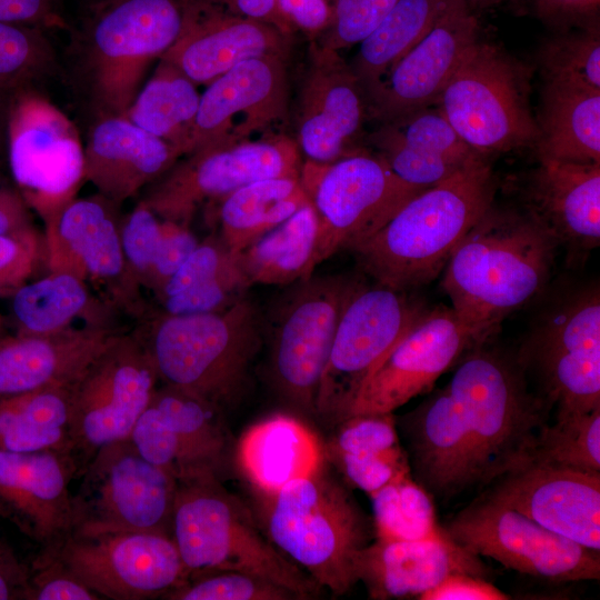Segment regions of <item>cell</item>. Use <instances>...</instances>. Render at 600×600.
Returning <instances> with one entry per match:
<instances>
[{"label":"cell","mask_w":600,"mask_h":600,"mask_svg":"<svg viewBox=\"0 0 600 600\" xmlns=\"http://www.w3.org/2000/svg\"><path fill=\"white\" fill-rule=\"evenodd\" d=\"M441 389L464 454L466 490L532 460L550 403L534 394L517 358L483 343L468 351Z\"/></svg>","instance_id":"1"},{"label":"cell","mask_w":600,"mask_h":600,"mask_svg":"<svg viewBox=\"0 0 600 600\" xmlns=\"http://www.w3.org/2000/svg\"><path fill=\"white\" fill-rule=\"evenodd\" d=\"M530 211L492 206L451 253L441 286L451 309L483 339L548 283L557 248Z\"/></svg>","instance_id":"2"},{"label":"cell","mask_w":600,"mask_h":600,"mask_svg":"<svg viewBox=\"0 0 600 600\" xmlns=\"http://www.w3.org/2000/svg\"><path fill=\"white\" fill-rule=\"evenodd\" d=\"M496 180L483 154L407 201L350 250L377 283L407 291L444 269L464 234L492 206Z\"/></svg>","instance_id":"3"},{"label":"cell","mask_w":600,"mask_h":600,"mask_svg":"<svg viewBox=\"0 0 600 600\" xmlns=\"http://www.w3.org/2000/svg\"><path fill=\"white\" fill-rule=\"evenodd\" d=\"M267 498L266 522L271 542L334 596L357 582L361 551L376 538L350 492L322 466Z\"/></svg>","instance_id":"4"},{"label":"cell","mask_w":600,"mask_h":600,"mask_svg":"<svg viewBox=\"0 0 600 600\" xmlns=\"http://www.w3.org/2000/svg\"><path fill=\"white\" fill-rule=\"evenodd\" d=\"M170 533L188 580L219 571L244 572L284 587L300 599L317 596L321 588L263 537L217 477L178 482Z\"/></svg>","instance_id":"5"},{"label":"cell","mask_w":600,"mask_h":600,"mask_svg":"<svg viewBox=\"0 0 600 600\" xmlns=\"http://www.w3.org/2000/svg\"><path fill=\"white\" fill-rule=\"evenodd\" d=\"M263 326L246 297L216 312L169 316L140 337L159 380L223 410L236 400L262 344Z\"/></svg>","instance_id":"6"},{"label":"cell","mask_w":600,"mask_h":600,"mask_svg":"<svg viewBox=\"0 0 600 600\" xmlns=\"http://www.w3.org/2000/svg\"><path fill=\"white\" fill-rule=\"evenodd\" d=\"M208 0H96L82 28L83 58L100 116H123L149 67Z\"/></svg>","instance_id":"7"},{"label":"cell","mask_w":600,"mask_h":600,"mask_svg":"<svg viewBox=\"0 0 600 600\" xmlns=\"http://www.w3.org/2000/svg\"><path fill=\"white\" fill-rule=\"evenodd\" d=\"M528 74L497 47L479 40L467 51L436 106L481 154L534 144Z\"/></svg>","instance_id":"8"},{"label":"cell","mask_w":600,"mask_h":600,"mask_svg":"<svg viewBox=\"0 0 600 600\" xmlns=\"http://www.w3.org/2000/svg\"><path fill=\"white\" fill-rule=\"evenodd\" d=\"M158 381L140 337L118 332L69 384V434L77 476L101 447L130 438Z\"/></svg>","instance_id":"9"},{"label":"cell","mask_w":600,"mask_h":600,"mask_svg":"<svg viewBox=\"0 0 600 600\" xmlns=\"http://www.w3.org/2000/svg\"><path fill=\"white\" fill-rule=\"evenodd\" d=\"M299 179L319 219L317 266L372 236L424 190L403 182L379 154L363 149L330 163L307 160Z\"/></svg>","instance_id":"10"},{"label":"cell","mask_w":600,"mask_h":600,"mask_svg":"<svg viewBox=\"0 0 600 600\" xmlns=\"http://www.w3.org/2000/svg\"><path fill=\"white\" fill-rule=\"evenodd\" d=\"M6 147L17 190L43 223L77 198L86 181L79 131L33 88L8 100Z\"/></svg>","instance_id":"11"},{"label":"cell","mask_w":600,"mask_h":600,"mask_svg":"<svg viewBox=\"0 0 600 600\" xmlns=\"http://www.w3.org/2000/svg\"><path fill=\"white\" fill-rule=\"evenodd\" d=\"M539 380L557 417L600 408V294L594 286L568 296L536 324L517 357Z\"/></svg>","instance_id":"12"},{"label":"cell","mask_w":600,"mask_h":600,"mask_svg":"<svg viewBox=\"0 0 600 600\" xmlns=\"http://www.w3.org/2000/svg\"><path fill=\"white\" fill-rule=\"evenodd\" d=\"M72 493L73 530L153 531L171 536L178 481L141 456L130 439L101 447Z\"/></svg>","instance_id":"13"},{"label":"cell","mask_w":600,"mask_h":600,"mask_svg":"<svg viewBox=\"0 0 600 600\" xmlns=\"http://www.w3.org/2000/svg\"><path fill=\"white\" fill-rule=\"evenodd\" d=\"M406 291L357 280L339 318L322 372L316 414L343 421L363 381L424 310Z\"/></svg>","instance_id":"14"},{"label":"cell","mask_w":600,"mask_h":600,"mask_svg":"<svg viewBox=\"0 0 600 600\" xmlns=\"http://www.w3.org/2000/svg\"><path fill=\"white\" fill-rule=\"evenodd\" d=\"M301 166L296 140L283 133L216 143L180 158L142 200L161 220L190 223L206 201L254 181L299 177Z\"/></svg>","instance_id":"15"},{"label":"cell","mask_w":600,"mask_h":600,"mask_svg":"<svg viewBox=\"0 0 600 600\" xmlns=\"http://www.w3.org/2000/svg\"><path fill=\"white\" fill-rule=\"evenodd\" d=\"M357 280L343 274L294 282L270 327V374L292 406L316 414L320 379L342 308Z\"/></svg>","instance_id":"16"},{"label":"cell","mask_w":600,"mask_h":600,"mask_svg":"<svg viewBox=\"0 0 600 600\" xmlns=\"http://www.w3.org/2000/svg\"><path fill=\"white\" fill-rule=\"evenodd\" d=\"M442 528L473 553L523 574L557 582L600 578V551L549 531L484 494Z\"/></svg>","instance_id":"17"},{"label":"cell","mask_w":600,"mask_h":600,"mask_svg":"<svg viewBox=\"0 0 600 600\" xmlns=\"http://www.w3.org/2000/svg\"><path fill=\"white\" fill-rule=\"evenodd\" d=\"M102 599L162 598L188 574L171 536L153 531H71L52 546Z\"/></svg>","instance_id":"18"},{"label":"cell","mask_w":600,"mask_h":600,"mask_svg":"<svg viewBox=\"0 0 600 600\" xmlns=\"http://www.w3.org/2000/svg\"><path fill=\"white\" fill-rule=\"evenodd\" d=\"M486 341L451 308H424L363 381L347 418L392 413L412 398L427 392L468 351Z\"/></svg>","instance_id":"19"},{"label":"cell","mask_w":600,"mask_h":600,"mask_svg":"<svg viewBox=\"0 0 600 600\" xmlns=\"http://www.w3.org/2000/svg\"><path fill=\"white\" fill-rule=\"evenodd\" d=\"M143 458L178 482L226 471L229 433L222 409L178 388H157L129 438Z\"/></svg>","instance_id":"20"},{"label":"cell","mask_w":600,"mask_h":600,"mask_svg":"<svg viewBox=\"0 0 600 600\" xmlns=\"http://www.w3.org/2000/svg\"><path fill=\"white\" fill-rule=\"evenodd\" d=\"M370 118L366 91L339 51L312 42L297 102V138L308 161L330 163L360 148Z\"/></svg>","instance_id":"21"},{"label":"cell","mask_w":600,"mask_h":600,"mask_svg":"<svg viewBox=\"0 0 600 600\" xmlns=\"http://www.w3.org/2000/svg\"><path fill=\"white\" fill-rule=\"evenodd\" d=\"M288 112L286 58L267 56L244 60L207 84L200 94L192 151L250 139L283 122Z\"/></svg>","instance_id":"22"},{"label":"cell","mask_w":600,"mask_h":600,"mask_svg":"<svg viewBox=\"0 0 600 600\" xmlns=\"http://www.w3.org/2000/svg\"><path fill=\"white\" fill-rule=\"evenodd\" d=\"M492 483L484 496L549 531L600 551V472L532 459Z\"/></svg>","instance_id":"23"},{"label":"cell","mask_w":600,"mask_h":600,"mask_svg":"<svg viewBox=\"0 0 600 600\" xmlns=\"http://www.w3.org/2000/svg\"><path fill=\"white\" fill-rule=\"evenodd\" d=\"M477 41V20L461 0L367 92L370 118L383 123L436 104Z\"/></svg>","instance_id":"24"},{"label":"cell","mask_w":600,"mask_h":600,"mask_svg":"<svg viewBox=\"0 0 600 600\" xmlns=\"http://www.w3.org/2000/svg\"><path fill=\"white\" fill-rule=\"evenodd\" d=\"M118 204L99 193L74 198L44 222L43 261L50 272H64L108 288L113 297L131 296L120 228Z\"/></svg>","instance_id":"25"},{"label":"cell","mask_w":600,"mask_h":600,"mask_svg":"<svg viewBox=\"0 0 600 600\" xmlns=\"http://www.w3.org/2000/svg\"><path fill=\"white\" fill-rule=\"evenodd\" d=\"M77 474L68 451H0V517L41 548L59 543L73 530Z\"/></svg>","instance_id":"26"},{"label":"cell","mask_w":600,"mask_h":600,"mask_svg":"<svg viewBox=\"0 0 600 600\" xmlns=\"http://www.w3.org/2000/svg\"><path fill=\"white\" fill-rule=\"evenodd\" d=\"M488 577L480 556L452 540L444 529L418 539L377 537L360 553L358 582L369 598H420L450 574Z\"/></svg>","instance_id":"27"},{"label":"cell","mask_w":600,"mask_h":600,"mask_svg":"<svg viewBox=\"0 0 600 600\" xmlns=\"http://www.w3.org/2000/svg\"><path fill=\"white\" fill-rule=\"evenodd\" d=\"M288 34L276 26L220 11L207 2L160 58L196 84H209L236 64L259 57L287 58Z\"/></svg>","instance_id":"28"},{"label":"cell","mask_w":600,"mask_h":600,"mask_svg":"<svg viewBox=\"0 0 600 600\" xmlns=\"http://www.w3.org/2000/svg\"><path fill=\"white\" fill-rule=\"evenodd\" d=\"M83 153L86 181L118 206L156 182L181 158L170 144L117 114L100 116Z\"/></svg>","instance_id":"29"},{"label":"cell","mask_w":600,"mask_h":600,"mask_svg":"<svg viewBox=\"0 0 600 600\" xmlns=\"http://www.w3.org/2000/svg\"><path fill=\"white\" fill-rule=\"evenodd\" d=\"M118 332L89 323L47 334L0 337V398L69 386Z\"/></svg>","instance_id":"30"},{"label":"cell","mask_w":600,"mask_h":600,"mask_svg":"<svg viewBox=\"0 0 600 600\" xmlns=\"http://www.w3.org/2000/svg\"><path fill=\"white\" fill-rule=\"evenodd\" d=\"M530 209L568 252L600 243V163L540 158L530 186Z\"/></svg>","instance_id":"31"},{"label":"cell","mask_w":600,"mask_h":600,"mask_svg":"<svg viewBox=\"0 0 600 600\" xmlns=\"http://www.w3.org/2000/svg\"><path fill=\"white\" fill-rule=\"evenodd\" d=\"M237 458L248 480L262 494H272L323 466L317 436L304 423L286 414L270 417L249 428L239 440Z\"/></svg>","instance_id":"32"},{"label":"cell","mask_w":600,"mask_h":600,"mask_svg":"<svg viewBox=\"0 0 600 600\" xmlns=\"http://www.w3.org/2000/svg\"><path fill=\"white\" fill-rule=\"evenodd\" d=\"M536 123L539 158L600 163V89L544 80Z\"/></svg>","instance_id":"33"},{"label":"cell","mask_w":600,"mask_h":600,"mask_svg":"<svg viewBox=\"0 0 600 600\" xmlns=\"http://www.w3.org/2000/svg\"><path fill=\"white\" fill-rule=\"evenodd\" d=\"M330 451L346 479L369 496L411 474L392 413L352 416L340 422Z\"/></svg>","instance_id":"34"},{"label":"cell","mask_w":600,"mask_h":600,"mask_svg":"<svg viewBox=\"0 0 600 600\" xmlns=\"http://www.w3.org/2000/svg\"><path fill=\"white\" fill-rule=\"evenodd\" d=\"M199 102L197 84L177 67L159 59L153 74L123 116L170 144L182 158L192 151Z\"/></svg>","instance_id":"35"},{"label":"cell","mask_w":600,"mask_h":600,"mask_svg":"<svg viewBox=\"0 0 600 600\" xmlns=\"http://www.w3.org/2000/svg\"><path fill=\"white\" fill-rule=\"evenodd\" d=\"M319 219L311 202L239 252L250 284H289L317 267Z\"/></svg>","instance_id":"36"},{"label":"cell","mask_w":600,"mask_h":600,"mask_svg":"<svg viewBox=\"0 0 600 600\" xmlns=\"http://www.w3.org/2000/svg\"><path fill=\"white\" fill-rule=\"evenodd\" d=\"M309 202L299 177L251 182L221 199L220 237L239 253Z\"/></svg>","instance_id":"37"},{"label":"cell","mask_w":600,"mask_h":600,"mask_svg":"<svg viewBox=\"0 0 600 600\" xmlns=\"http://www.w3.org/2000/svg\"><path fill=\"white\" fill-rule=\"evenodd\" d=\"M49 450L71 453L69 386L0 398V451Z\"/></svg>","instance_id":"38"},{"label":"cell","mask_w":600,"mask_h":600,"mask_svg":"<svg viewBox=\"0 0 600 600\" xmlns=\"http://www.w3.org/2000/svg\"><path fill=\"white\" fill-rule=\"evenodd\" d=\"M461 0H398L359 43L350 67L366 94L451 8Z\"/></svg>","instance_id":"39"},{"label":"cell","mask_w":600,"mask_h":600,"mask_svg":"<svg viewBox=\"0 0 600 600\" xmlns=\"http://www.w3.org/2000/svg\"><path fill=\"white\" fill-rule=\"evenodd\" d=\"M88 284L64 272L26 282L11 294L10 310L17 333L47 334L71 327L72 321L93 313ZM99 310V309H94Z\"/></svg>","instance_id":"40"},{"label":"cell","mask_w":600,"mask_h":600,"mask_svg":"<svg viewBox=\"0 0 600 600\" xmlns=\"http://www.w3.org/2000/svg\"><path fill=\"white\" fill-rule=\"evenodd\" d=\"M376 536L393 539H418L437 533L432 497L407 474L394 479L370 494Z\"/></svg>","instance_id":"41"},{"label":"cell","mask_w":600,"mask_h":600,"mask_svg":"<svg viewBox=\"0 0 600 600\" xmlns=\"http://www.w3.org/2000/svg\"><path fill=\"white\" fill-rule=\"evenodd\" d=\"M54 50L43 30L0 21V96L16 92L50 76Z\"/></svg>","instance_id":"42"},{"label":"cell","mask_w":600,"mask_h":600,"mask_svg":"<svg viewBox=\"0 0 600 600\" xmlns=\"http://www.w3.org/2000/svg\"><path fill=\"white\" fill-rule=\"evenodd\" d=\"M583 472H600V408L558 417L539 434L533 458Z\"/></svg>","instance_id":"43"},{"label":"cell","mask_w":600,"mask_h":600,"mask_svg":"<svg viewBox=\"0 0 600 600\" xmlns=\"http://www.w3.org/2000/svg\"><path fill=\"white\" fill-rule=\"evenodd\" d=\"M373 133L458 162L481 154L467 144L436 104L380 123Z\"/></svg>","instance_id":"44"},{"label":"cell","mask_w":600,"mask_h":600,"mask_svg":"<svg viewBox=\"0 0 600 600\" xmlns=\"http://www.w3.org/2000/svg\"><path fill=\"white\" fill-rule=\"evenodd\" d=\"M166 600H294L291 590L257 576L219 571L189 579L170 590Z\"/></svg>","instance_id":"45"},{"label":"cell","mask_w":600,"mask_h":600,"mask_svg":"<svg viewBox=\"0 0 600 600\" xmlns=\"http://www.w3.org/2000/svg\"><path fill=\"white\" fill-rule=\"evenodd\" d=\"M544 80H563L600 89V40L596 32L554 39L542 50Z\"/></svg>","instance_id":"46"},{"label":"cell","mask_w":600,"mask_h":600,"mask_svg":"<svg viewBox=\"0 0 600 600\" xmlns=\"http://www.w3.org/2000/svg\"><path fill=\"white\" fill-rule=\"evenodd\" d=\"M369 140L376 148V153L386 161L399 179L419 188L426 189L443 181L469 161L458 162L408 147L373 132L369 136Z\"/></svg>","instance_id":"47"},{"label":"cell","mask_w":600,"mask_h":600,"mask_svg":"<svg viewBox=\"0 0 600 600\" xmlns=\"http://www.w3.org/2000/svg\"><path fill=\"white\" fill-rule=\"evenodd\" d=\"M120 237L131 288L146 286L161 238V219L140 200L121 223Z\"/></svg>","instance_id":"48"},{"label":"cell","mask_w":600,"mask_h":600,"mask_svg":"<svg viewBox=\"0 0 600 600\" xmlns=\"http://www.w3.org/2000/svg\"><path fill=\"white\" fill-rule=\"evenodd\" d=\"M249 286L239 260L216 278L160 300L162 313L189 316L220 311L243 298Z\"/></svg>","instance_id":"49"},{"label":"cell","mask_w":600,"mask_h":600,"mask_svg":"<svg viewBox=\"0 0 600 600\" xmlns=\"http://www.w3.org/2000/svg\"><path fill=\"white\" fill-rule=\"evenodd\" d=\"M28 600H100L96 591L81 581L50 546L29 567Z\"/></svg>","instance_id":"50"},{"label":"cell","mask_w":600,"mask_h":600,"mask_svg":"<svg viewBox=\"0 0 600 600\" xmlns=\"http://www.w3.org/2000/svg\"><path fill=\"white\" fill-rule=\"evenodd\" d=\"M398 0H337L328 31L320 44L339 51L360 43L388 14Z\"/></svg>","instance_id":"51"},{"label":"cell","mask_w":600,"mask_h":600,"mask_svg":"<svg viewBox=\"0 0 600 600\" xmlns=\"http://www.w3.org/2000/svg\"><path fill=\"white\" fill-rule=\"evenodd\" d=\"M238 262L239 253L229 249L221 237H209L154 293L160 301L211 280Z\"/></svg>","instance_id":"52"},{"label":"cell","mask_w":600,"mask_h":600,"mask_svg":"<svg viewBox=\"0 0 600 600\" xmlns=\"http://www.w3.org/2000/svg\"><path fill=\"white\" fill-rule=\"evenodd\" d=\"M43 260L42 238L37 230L0 234V296H10L28 282Z\"/></svg>","instance_id":"53"},{"label":"cell","mask_w":600,"mask_h":600,"mask_svg":"<svg viewBox=\"0 0 600 600\" xmlns=\"http://www.w3.org/2000/svg\"><path fill=\"white\" fill-rule=\"evenodd\" d=\"M189 223L161 220V238L146 287L157 292L197 248Z\"/></svg>","instance_id":"54"},{"label":"cell","mask_w":600,"mask_h":600,"mask_svg":"<svg viewBox=\"0 0 600 600\" xmlns=\"http://www.w3.org/2000/svg\"><path fill=\"white\" fill-rule=\"evenodd\" d=\"M0 21L43 31L66 28L58 0H0Z\"/></svg>","instance_id":"55"},{"label":"cell","mask_w":600,"mask_h":600,"mask_svg":"<svg viewBox=\"0 0 600 600\" xmlns=\"http://www.w3.org/2000/svg\"><path fill=\"white\" fill-rule=\"evenodd\" d=\"M511 597L486 578L456 573L426 591L420 600H506Z\"/></svg>","instance_id":"56"},{"label":"cell","mask_w":600,"mask_h":600,"mask_svg":"<svg viewBox=\"0 0 600 600\" xmlns=\"http://www.w3.org/2000/svg\"><path fill=\"white\" fill-rule=\"evenodd\" d=\"M282 17L309 33L324 29L331 18V8L326 0H277Z\"/></svg>","instance_id":"57"},{"label":"cell","mask_w":600,"mask_h":600,"mask_svg":"<svg viewBox=\"0 0 600 600\" xmlns=\"http://www.w3.org/2000/svg\"><path fill=\"white\" fill-rule=\"evenodd\" d=\"M29 567L0 536V600L26 599Z\"/></svg>","instance_id":"58"},{"label":"cell","mask_w":600,"mask_h":600,"mask_svg":"<svg viewBox=\"0 0 600 600\" xmlns=\"http://www.w3.org/2000/svg\"><path fill=\"white\" fill-rule=\"evenodd\" d=\"M36 230L30 209L18 190L0 184V234H17Z\"/></svg>","instance_id":"59"},{"label":"cell","mask_w":600,"mask_h":600,"mask_svg":"<svg viewBox=\"0 0 600 600\" xmlns=\"http://www.w3.org/2000/svg\"><path fill=\"white\" fill-rule=\"evenodd\" d=\"M233 13L269 22L283 32H288L289 22L278 9L277 0H221Z\"/></svg>","instance_id":"60"},{"label":"cell","mask_w":600,"mask_h":600,"mask_svg":"<svg viewBox=\"0 0 600 600\" xmlns=\"http://www.w3.org/2000/svg\"><path fill=\"white\" fill-rule=\"evenodd\" d=\"M551 4H556L560 8L566 9H588L591 6H594L599 0H548Z\"/></svg>","instance_id":"61"},{"label":"cell","mask_w":600,"mask_h":600,"mask_svg":"<svg viewBox=\"0 0 600 600\" xmlns=\"http://www.w3.org/2000/svg\"><path fill=\"white\" fill-rule=\"evenodd\" d=\"M8 99L0 96V160L6 147V116Z\"/></svg>","instance_id":"62"},{"label":"cell","mask_w":600,"mask_h":600,"mask_svg":"<svg viewBox=\"0 0 600 600\" xmlns=\"http://www.w3.org/2000/svg\"><path fill=\"white\" fill-rule=\"evenodd\" d=\"M1 326H2V319H1V316H0V330H1Z\"/></svg>","instance_id":"63"}]
</instances>
